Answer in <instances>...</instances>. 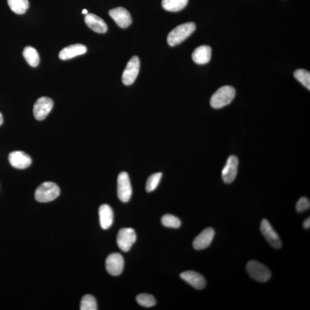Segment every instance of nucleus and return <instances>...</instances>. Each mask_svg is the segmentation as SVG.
<instances>
[{"label":"nucleus","mask_w":310,"mask_h":310,"mask_svg":"<svg viewBox=\"0 0 310 310\" xmlns=\"http://www.w3.org/2000/svg\"><path fill=\"white\" fill-rule=\"evenodd\" d=\"M196 26L193 22L186 23L177 26L169 34L168 42L170 46H175L181 43L195 31Z\"/></svg>","instance_id":"1"},{"label":"nucleus","mask_w":310,"mask_h":310,"mask_svg":"<svg viewBox=\"0 0 310 310\" xmlns=\"http://www.w3.org/2000/svg\"><path fill=\"white\" fill-rule=\"evenodd\" d=\"M236 95V90L231 86L221 87L210 99V105L214 109H220L231 103Z\"/></svg>","instance_id":"2"},{"label":"nucleus","mask_w":310,"mask_h":310,"mask_svg":"<svg viewBox=\"0 0 310 310\" xmlns=\"http://www.w3.org/2000/svg\"><path fill=\"white\" fill-rule=\"evenodd\" d=\"M60 192L59 187L55 183L46 182L37 187L35 197L39 202H49L56 199Z\"/></svg>","instance_id":"3"},{"label":"nucleus","mask_w":310,"mask_h":310,"mask_svg":"<svg viewBox=\"0 0 310 310\" xmlns=\"http://www.w3.org/2000/svg\"><path fill=\"white\" fill-rule=\"evenodd\" d=\"M246 268L250 277L257 282H267L271 277L270 270L260 262L254 260L249 261Z\"/></svg>","instance_id":"4"},{"label":"nucleus","mask_w":310,"mask_h":310,"mask_svg":"<svg viewBox=\"0 0 310 310\" xmlns=\"http://www.w3.org/2000/svg\"><path fill=\"white\" fill-rule=\"evenodd\" d=\"M132 188L127 172H122L117 179V196L122 202H128L131 199Z\"/></svg>","instance_id":"5"},{"label":"nucleus","mask_w":310,"mask_h":310,"mask_svg":"<svg viewBox=\"0 0 310 310\" xmlns=\"http://www.w3.org/2000/svg\"><path fill=\"white\" fill-rule=\"evenodd\" d=\"M136 241V234L132 228H122L118 231L117 243L122 251L127 252L131 250Z\"/></svg>","instance_id":"6"},{"label":"nucleus","mask_w":310,"mask_h":310,"mask_svg":"<svg viewBox=\"0 0 310 310\" xmlns=\"http://www.w3.org/2000/svg\"><path fill=\"white\" fill-rule=\"evenodd\" d=\"M140 67H141V62H140L139 57L136 56L132 57L127 63L122 74V83L125 85L129 86L134 83L138 76Z\"/></svg>","instance_id":"7"},{"label":"nucleus","mask_w":310,"mask_h":310,"mask_svg":"<svg viewBox=\"0 0 310 310\" xmlns=\"http://www.w3.org/2000/svg\"><path fill=\"white\" fill-rule=\"evenodd\" d=\"M54 107V102L51 98L41 97L37 100L33 106V115L36 120L42 121L46 118Z\"/></svg>","instance_id":"8"},{"label":"nucleus","mask_w":310,"mask_h":310,"mask_svg":"<svg viewBox=\"0 0 310 310\" xmlns=\"http://www.w3.org/2000/svg\"><path fill=\"white\" fill-rule=\"evenodd\" d=\"M260 230L265 239L272 247L275 249H280L282 247L280 237L267 220H262Z\"/></svg>","instance_id":"9"},{"label":"nucleus","mask_w":310,"mask_h":310,"mask_svg":"<svg viewBox=\"0 0 310 310\" xmlns=\"http://www.w3.org/2000/svg\"><path fill=\"white\" fill-rule=\"evenodd\" d=\"M105 264L109 274L112 276L120 275L124 269L123 257L118 253L112 254L107 257Z\"/></svg>","instance_id":"10"},{"label":"nucleus","mask_w":310,"mask_h":310,"mask_svg":"<svg viewBox=\"0 0 310 310\" xmlns=\"http://www.w3.org/2000/svg\"><path fill=\"white\" fill-rule=\"evenodd\" d=\"M238 167V159L236 156H229L222 171V178L225 183L230 184L234 181L237 175Z\"/></svg>","instance_id":"11"},{"label":"nucleus","mask_w":310,"mask_h":310,"mask_svg":"<svg viewBox=\"0 0 310 310\" xmlns=\"http://www.w3.org/2000/svg\"><path fill=\"white\" fill-rule=\"evenodd\" d=\"M10 164L15 169H26L31 165L32 159L26 153L23 151L12 152L8 157Z\"/></svg>","instance_id":"12"},{"label":"nucleus","mask_w":310,"mask_h":310,"mask_svg":"<svg viewBox=\"0 0 310 310\" xmlns=\"http://www.w3.org/2000/svg\"><path fill=\"white\" fill-rule=\"evenodd\" d=\"M110 15L117 25L122 28H127L131 25L132 19L130 13L122 7L111 9Z\"/></svg>","instance_id":"13"},{"label":"nucleus","mask_w":310,"mask_h":310,"mask_svg":"<svg viewBox=\"0 0 310 310\" xmlns=\"http://www.w3.org/2000/svg\"><path fill=\"white\" fill-rule=\"evenodd\" d=\"M215 231L208 227L200 233L193 241V247L196 250H202L210 246L213 240Z\"/></svg>","instance_id":"14"},{"label":"nucleus","mask_w":310,"mask_h":310,"mask_svg":"<svg viewBox=\"0 0 310 310\" xmlns=\"http://www.w3.org/2000/svg\"><path fill=\"white\" fill-rule=\"evenodd\" d=\"M180 278L197 289H203L206 286L205 279L202 275L195 271L184 272L180 274Z\"/></svg>","instance_id":"15"},{"label":"nucleus","mask_w":310,"mask_h":310,"mask_svg":"<svg viewBox=\"0 0 310 310\" xmlns=\"http://www.w3.org/2000/svg\"><path fill=\"white\" fill-rule=\"evenodd\" d=\"M86 51L87 47L83 44H75L64 48L59 53V57L60 59L66 60L83 55L86 53Z\"/></svg>","instance_id":"16"},{"label":"nucleus","mask_w":310,"mask_h":310,"mask_svg":"<svg viewBox=\"0 0 310 310\" xmlns=\"http://www.w3.org/2000/svg\"><path fill=\"white\" fill-rule=\"evenodd\" d=\"M85 23L94 32L99 33H104L107 31L108 26L100 17L94 14H87L85 18Z\"/></svg>","instance_id":"17"},{"label":"nucleus","mask_w":310,"mask_h":310,"mask_svg":"<svg viewBox=\"0 0 310 310\" xmlns=\"http://www.w3.org/2000/svg\"><path fill=\"white\" fill-rule=\"evenodd\" d=\"M99 217L102 229L107 230L111 227L114 219L113 212L111 206L108 204H102L99 209Z\"/></svg>","instance_id":"18"},{"label":"nucleus","mask_w":310,"mask_h":310,"mask_svg":"<svg viewBox=\"0 0 310 310\" xmlns=\"http://www.w3.org/2000/svg\"><path fill=\"white\" fill-rule=\"evenodd\" d=\"M212 57V49L208 46L203 45L197 47L194 50L192 57L194 62L204 64L210 62Z\"/></svg>","instance_id":"19"},{"label":"nucleus","mask_w":310,"mask_h":310,"mask_svg":"<svg viewBox=\"0 0 310 310\" xmlns=\"http://www.w3.org/2000/svg\"><path fill=\"white\" fill-rule=\"evenodd\" d=\"M189 0H162L163 8L169 12H178L185 8Z\"/></svg>","instance_id":"20"},{"label":"nucleus","mask_w":310,"mask_h":310,"mask_svg":"<svg viewBox=\"0 0 310 310\" xmlns=\"http://www.w3.org/2000/svg\"><path fill=\"white\" fill-rule=\"evenodd\" d=\"M23 56L30 66L35 67L38 66L40 62V57L35 49L32 47H26L23 51Z\"/></svg>","instance_id":"21"},{"label":"nucleus","mask_w":310,"mask_h":310,"mask_svg":"<svg viewBox=\"0 0 310 310\" xmlns=\"http://www.w3.org/2000/svg\"><path fill=\"white\" fill-rule=\"evenodd\" d=\"M7 1L9 8L16 14H24L29 8L28 0H7Z\"/></svg>","instance_id":"22"},{"label":"nucleus","mask_w":310,"mask_h":310,"mask_svg":"<svg viewBox=\"0 0 310 310\" xmlns=\"http://www.w3.org/2000/svg\"><path fill=\"white\" fill-rule=\"evenodd\" d=\"M162 177V172L153 173L150 176L146 181L145 189L146 192L150 193L154 191L159 185Z\"/></svg>","instance_id":"23"},{"label":"nucleus","mask_w":310,"mask_h":310,"mask_svg":"<svg viewBox=\"0 0 310 310\" xmlns=\"http://www.w3.org/2000/svg\"><path fill=\"white\" fill-rule=\"evenodd\" d=\"M80 309L81 310H97L96 300L94 296L91 295H85L82 299Z\"/></svg>","instance_id":"24"},{"label":"nucleus","mask_w":310,"mask_h":310,"mask_svg":"<svg viewBox=\"0 0 310 310\" xmlns=\"http://www.w3.org/2000/svg\"><path fill=\"white\" fill-rule=\"evenodd\" d=\"M294 77L303 86L310 90V73L309 71L303 69L295 71Z\"/></svg>","instance_id":"25"},{"label":"nucleus","mask_w":310,"mask_h":310,"mask_svg":"<svg viewBox=\"0 0 310 310\" xmlns=\"http://www.w3.org/2000/svg\"><path fill=\"white\" fill-rule=\"evenodd\" d=\"M136 301L140 305L144 308H151L156 305L155 298L152 295L148 294H139L136 297Z\"/></svg>","instance_id":"26"},{"label":"nucleus","mask_w":310,"mask_h":310,"mask_svg":"<svg viewBox=\"0 0 310 310\" xmlns=\"http://www.w3.org/2000/svg\"><path fill=\"white\" fill-rule=\"evenodd\" d=\"M162 223L166 227L172 228H179L181 226V221L174 216L171 214H166L162 218Z\"/></svg>","instance_id":"27"},{"label":"nucleus","mask_w":310,"mask_h":310,"mask_svg":"<svg viewBox=\"0 0 310 310\" xmlns=\"http://www.w3.org/2000/svg\"><path fill=\"white\" fill-rule=\"evenodd\" d=\"M310 207V202L308 198L306 197H302L299 199L296 205V209L299 213L305 212L308 210Z\"/></svg>","instance_id":"28"},{"label":"nucleus","mask_w":310,"mask_h":310,"mask_svg":"<svg viewBox=\"0 0 310 310\" xmlns=\"http://www.w3.org/2000/svg\"><path fill=\"white\" fill-rule=\"evenodd\" d=\"M303 227L306 229H308L310 227V217L307 219L303 224Z\"/></svg>","instance_id":"29"},{"label":"nucleus","mask_w":310,"mask_h":310,"mask_svg":"<svg viewBox=\"0 0 310 310\" xmlns=\"http://www.w3.org/2000/svg\"><path fill=\"white\" fill-rule=\"evenodd\" d=\"M3 123V117L1 113H0V126H1Z\"/></svg>","instance_id":"30"},{"label":"nucleus","mask_w":310,"mask_h":310,"mask_svg":"<svg viewBox=\"0 0 310 310\" xmlns=\"http://www.w3.org/2000/svg\"><path fill=\"white\" fill-rule=\"evenodd\" d=\"M87 13H88V12H87V9H85L83 10V14L87 15Z\"/></svg>","instance_id":"31"}]
</instances>
